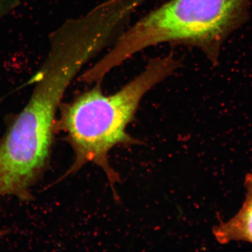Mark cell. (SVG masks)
I'll return each mask as SVG.
<instances>
[{
    "mask_svg": "<svg viewBox=\"0 0 252 252\" xmlns=\"http://www.w3.org/2000/svg\"><path fill=\"white\" fill-rule=\"evenodd\" d=\"M180 64L172 54L158 56L115 94H104L102 83H97L61 106L56 127L65 134L74 155L66 175L94 163L103 170L114 190L119 177L109 164V152L117 146L140 144L126 128L133 122L146 94L171 76Z\"/></svg>",
    "mask_w": 252,
    "mask_h": 252,
    "instance_id": "cell-2",
    "label": "cell"
},
{
    "mask_svg": "<svg viewBox=\"0 0 252 252\" xmlns=\"http://www.w3.org/2000/svg\"><path fill=\"white\" fill-rule=\"evenodd\" d=\"M246 196L234 216L215 225L213 235L217 243L226 245L232 242L252 244V172L245 180Z\"/></svg>",
    "mask_w": 252,
    "mask_h": 252,
    "instance_id": "cell-4",
    "label": "cell"
},
{
    "mask_svg": "<svg viewBox=\"0 0 252 252\" xmlns=\"http://www.w3.org/2000/svg\"><path fill=\"white\" fill-rule=\"evenodd\" d=\"M85 64L84 54L74 46H50L45 62L34 77L31 99L0 142V196L11 195L21 201L32 198V187L49 164L56 112Z\"/></svg>",
    "mask_w": 252,
    "mask_h": 252,
    "instance_id": "cell-1",
    "label": "cell"
},
{
    "mask_svg": "<svg viewBox=\"0 0 252 252\" xmlns=\"http://www.w3.org/2000/svg\"><path fill=\"white\" fill-rule=\"evenodd\" d=\"M251 0H169L126 28L95 63L102 75L160 44L200 49L214 65L230 34L248 21Z\"/></svg>",
    "mask_w": 252,
    "mask_h": 252,
    "instance_id": "cell-3",
    "label": "cell"
},
{
    "mask_svg": "<svg viewBox=\"0 0 252 252\" xmlns=\"http://www.w3.org/2000/svg\"><path fill=\"white\" fill-rule=\"evenodd\" d=\"M8 231L6 230H1L0 229V238H2V237L5 236L6 234H7Z\"/></svg>",
    "mask_w": 252,
    "mask_h": 252,
    "instance_id": "cell-5",
    "label": "cell"
}]
</instances>
